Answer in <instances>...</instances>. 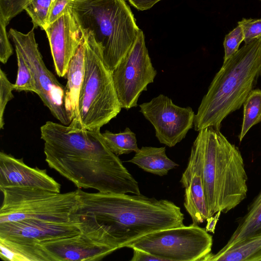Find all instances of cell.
Wrapping results in <instances>:
<instances>
[{
	"instance_id": "cell-25",
	"label": "cell",
	"mask_w": 261,
	"mask_h": 261,
	"mask_svg": "<svg viewBox=\"0 0 261 261\" xmlns=\"http://www.w3.org/2000/svg\"><path fill=\"white\" fill-rule=\"evenodd\" d=\"M14 84L8 80L5 72L0 69V128L3 129L4 124V113L8 102L13 98L12 91Z\"/></svg>"
},
{
	"instance_id": "cell-26",
	"label": "cell",
	"mask_w": 261,
	"mask_h": 261,
	"mask_svg": "<svg viewBox=\"0 0 261 261\" xmlns=\"http://www.w3.org/2000/svg\"><path fill=\"white\" fill-rule=\"evenodd\" d=\"M33 0H0V18L8 24Z\"/></svg>"
},
{
	"instance_id": "cell-6",
	"label": "cell",
	"mask_w": 261,
	"mask_h": 261,
	"mask_svg": "<svg viewBox=\"0 0 261 261\" xmlns=\"http://www.w3.org/2000/svg\"><path fill=\"white\" fill-rule=\"evenodd\" d=\"M85 49V71L76 117L69 125L98 130L115 118L121 107L114 88L112 71L105 64L92 34L82 32Z\"/></svg>"
},
{
	"instance_id": "cell-22",
	"label": "cell",
	"mask_w": 261,
	"mask_h": 261,
	"mask_svg": "<svg viewBox=\"0 0 261 261\" xmlns=\"http://www.w3.org/2000/svg\"><path fill=\"white\" fill-rule=\"evenodd\" d=\"M243 118L239 135L241 142L249 130L261 122V90H252L243 103Z\"/></svg>"
},
{
	"instance_id": "cell-3",
	"label": "cell",
	"mask_w": 261,
	"mask_h": 261,
	"mask_svg": "<svg viewBox=\"0 0 261 261\" xmlns=\"http://www.w3.org/2000/svg\"><path fill=\"white\" fill-rule=\"evenodd\" d=\"M193 145L200 161L209 217L232 210L246 198L248 191V177L238 148L213 126L199 130Z\"/></svg>"
},
{
	"instance_id": "cell-13",
	"label": "cell",
	"mask_w": 261,
	"mask_h": 261,
	"mask_svg": "<svg viewBox=\"0 0 261 261\" xmlns=\"http://www.w3.org/2000/svg\"><path fill=\"white\" fill-rule=\"evenodd\" d=\"M56 73L66 76L70 62L83 40V33L70 8L44 29Z\"/></svg>"
},
{
	"instance_id": "cell-31",
	"label": "cell",
	"mask_w": 261,
	"mask_h": 261,
	"mask_svg": "<svg viewBox=\"0 0 261 261\" xmlns=\"http://www.w3.org/2000/svg\"><path fill=\"white\" fill-rule=\"evenodd\" d=\"M133 250V255L130 261H166V260L160 257L155 256L146 251L132 248Z\"/></svg>"
},
{
	"instance_id": "cell-29",
	"label": "cell",
	"mask_w": 261,
	"mask_h": 261,
	"mask_svg": "<svg viewBox=\"0 0 261 261\" xmlns=\"http://www.w3.org/2000/svg\"><path fill=\"white\" fill-rule=\"evenodd\" d=\"M8 24L0 18V61L6 64L13 54V48L9 41L6 30Z\"/></svg>"
},
{
	"instance_id": "cell-2",
	"label": "cell",
	"mask_w": 261,
	"mask_h": 261,
	"mask_svg": "<svg viewBox=\"0 0 261 261\" xmlns=\"http://www.w3.org/2000/svg\"><path fill=\"white\" fill-rule=\"evenodd\" d=\"M76 191L80 203L75 217L81 233L116 250L150 233L185 225L180 208L167 199Z\"/></svg>"
},
{
	"instance_id": "cell-28",
	"label": "cell",
	"mask_w": 261,
	"mask_h": 261,
	"mask_svg": "<svg viewBox=\"0 0 261 261\" xmlns=\"http://www.w3.org/2000/svg\"><path fill=\"white\" fill-rule=\"evenodd\" d=\"M238 23L242 29L245 44L261 37V18H243Z\"/></svg>"
},
{
	"instance_id": "cell-4",
	"label": "cell",
	"mask_w": 261,
	"mask_h": 261,
	"mask_svg": "<svg viewBox=\"0 0 261 261\" xmlns=\"http://www.w3.org/2000/svg\"><path fill=\"white\" fill-rule=\"evenodd\" d=\"M260 76L261 37L245 44L223 62L195 115L194 129H220L223 119L243 105Z\"/></svg>"
},
{
	"instance_id": "cell-32",
	"label": "cell",
	"mask_w": 261,
	"mask_h": 261,
	"mask_svg": "<svg viewBox=\"0 0 261 261\" xmlns=\"http://www.w3.org/2000/svg\"><path fill=\"white\" fill-rule=\"evenodd\" d=\"M161 0H128L129 4L139 11L150 9Z\"/></svg>"
},
{
	"instance_id": "cell-12",
	"label": "cell",
	"mask_w": 261,
	"mask_h": 261,
	"mask_svg": "<svg viewBox=\"0 0 261 261\" xmlns=\"http://www.w3.org/2000/svg\"><path fill=\"white\" fill-rule=\"evenodd\" d=\"M81 233L78 225L75 223L34 219L0 223V239L27 246H33Z\"/></svg>"
},
{
	"instance_id": "cell-16",
	"label": "cell",
	"mask_w": 261,
	"mask_h": 261,
	"mask_svg": "<svg viewBox=\"0 0 261 261\" xmlns=\"http://www.w3.org/2000/svg\"><path fill=\"white\" fill-rule=\"evenodd\" d=\"M180 182L185 189L184 205L193 223L198 224L203 222L209 218V215L204 193L200 161L193 145Z\"/></svg>"
},
{
	"instance_id": "cell-17",
	"label": "cell",
	"mask_w": 261,
	"mask_h": 261,
	"mask_svg": "<svg viewBox=\"0 0 261 261\" xmlns=\"http://www.w3.org/2000/svg\"><path fill=\"white\" fill-rule=\"evenodd\" d=\"M85 71L84 38L75 54L71 60L66 74L64 106L71 120L77 114L79 98L83 82Z\"/></svg>"
},
{
	"instance_id": "cell-30",
	"label": "cell",
	"mask_w": 261,
	"mask_h": 261,
	"mask_svg": "<svg viewBox=\"0 0 261 261\" xmlns=\"http://www.w3.org/2000/svg\"><path fill=\"white\" fill-rule=\"evenodd\" d=\"M72 0H52L50 6L47 26L55 21L69 8Z\"/></svg>"
},
{
	"instance_id": "cell-14",
	"label": "cell",
	"mask_w": 261,
	"mask_h": 261,
	"mask_svg": "<svg viewBox=\"0 0 261 261\" xmlns=\"http://www.w3.org/2000/svg\"><path fill=\"white\" fill-rule=\"evenodd\" d=\"M47 261L99 260L116 249L97 242L83 233L37 244Z\"/></svg>"
},
{
	"instance_id": "cell-23",
	"label": "cell",
	"mask_w": 261,
	"mask_h": 261,
	"mask_svg": "<svg viewBox=\"0 0 261 261\" xmlns=\"http://www.w3.org/2000/svg\"><path fill=\"white\" fill-rule=\"evenodd\" d=\"M17 60V74L14 89L18 91H30L38 94L34 76L31 69L19 50L15 48Z\"/></svg>"
},
{
	"instance_id": "cell-19",
	"label": "cell",
	"mask_w": 261,
	"mask_h": 261,
	"mask_svg": "<svg viewBox=\"0 0 261 261\" xmlns=\"http://www.w3.org/2000/svg\"><path fill=\"white\" fill-rule=\"evenodd\" d=\"M127 162L160 176L167 175L169 170L178 166L167 156L165 147L143 146Z\"/></svg>"
},
{
	"instance_id": "cell-8",
	"label": "cell",
	"mask_w": 261,
	"mask_h": 261,
	"mask_svg": "<svg viewBox=\"0 0 261 261\" xmlns=\"http://www.w3.org/2000/svg\"><path fill=\"white\" fill-rule=\"evenodd\" d=\"M212 245L213 237L206 229L192 223L150 233L127 247L146 251L166 261H204Z\"/></svg>"
},
{
	"instance_id": "cell-18",
	"label": "cell",
	"mask_w": 261,
	"mask_h": 261,
	"mask_svg": "<svg viewBox=\"0 0 261 261\" xmlns=\"http://www.w3.org/2000/svg\"><path fill=\"white\" fill-rule=\"evenodd\" d=\"M261 261V233L246 238L216 254L211 253L205 261Z\"/></svg>"
},
{
	"instance_id": "cell-24",
	"label": "cell",
	"mask_w": 261,
	"mask_h": 261,
	"mask_svg": "<svg viewBox=\"0 0 261 261\" xmlns=\"http://www.w3.org/2000/svg\"><path fill=\"white\" fill-rule=\"evenodd\" d=\"M52 0H33L25 7L24 10L31 17L33 28L40 27L44 30L50 6Z\"/></svg>"
},
{
	"instance_id": "cell-34",
	"label": "cell",
	"mask_w": 261,
	"mask_h": 261,
	"mask_svg": "<svg viewBox=\"0 0 261 261\" xmlns=\"http://www.w3.org/2000/svg\"><path fill=\"white\" fill-rule=\"evenodd\" d=\"M261 1V0H260Z\"/></svg>"
},
{
	"instance_id": "cell-1",
	"label": "cell",
	"mask_w": 261,
	"mask_h": 261,
	"mask_svg": "<svg viewBox=\"0 0 261 261\" xmlns=\"http://www.w3.org/2000/svg\"><path fill=\"white\" fill-rule=\"evenodd\" d=\"M48 166L77 188L141 194L138 182L106 144L100 129L47 121L40 127Z\"/></svg>"
},
{
	"instance_id": "cell-9",
	"label": "cell",
	"mask_w": 261,
	"mask_h": 261,
	"mask_svg": "<svg viewBox=\"0 0 261 261\" xmlns=\"http://www.w3.org/2000/svg\"><path fill=\"white\" fill-rule=\"evenodd\" d=\"M157 74L140 30L129 50L112 71L114 88L122 109L137 106L141 94Z\"/></svg>"
},
{
	"instance_id": "cell-11",
	"label": "cell",
	"mask_w": 261,
	"mask_h": 261,
	"mask_svg": "<svg viewBox=\"0 0 261 261\" xmlns=\"http://www.w3.org/2000/svg\"><path fill=\"white\" fill-rule=\"evenodd\" d=\"M139 107L140 112L154 127L159 142L168 147L182 141L193 126L195 114L192 109L179 107L163 94Z\"/></svg>"
},
{
	"instance_id": "cell-21",
	"label": "cell",
	"mask_w": 261,
	"mask_h": 261,
	"mask_svg": "<svg viewBox=\"0 0 261 261\" xmlns=\"http://www.w3.org/2000/svg\"><path fill=\"white\" fill-rule=\"evenodd\" d=\"M102 135L110 149L118 156L132 152H137L140 149L136 134L128 127L118 133L106 130Z\"/></svg>"
},
{
	"instance_id": "cell-5",
	"label": "cell",
	"mask_w": 261,
	"mask_h": 261,
	"mask_svg": "<svg viewBox=\"0 0 261 261\" xmlns=\"http://www.w3.org/2000/svg\"><path fill=\"white\" fill-rule=\"evenodd\" d=\"M69 8L82 32L91 33L111 71L140 30L125 0H72Z\"/></svg>"
},
{
	"instance_id": "cell-15",
	"label": "cell",
	"mask_w": 261,
	"mask_h": 261,
	"mask_svg": "<svg viewBox=\"0 0 261 261\" xmlns=\"http://www.w3.org/2000/svg\"><path fill=\"white\" fill-rule=\"evenodd\" d=\"M9 187L39 188L60 192L61 185L45 169L31 167L22 159L0 152V190Z\"/></svg>"
},
{
	"instance_id": "cell-7",
	"label": "cell",
	"mask_w": 261,
	"mask_h": 261,
	"mask_svg": "<svg viewBox=\"0 0 261 261\" xmlns=\"http://www.w3.org/2000/svg\"><path fill=\"white\" fill-rule=\"evenodd\" d=\"M3 200L0 223L25 219L77 224L79 205L76 190L64 193L39 188L9 187L1 189Z\"/></svg>"
},
{
	"instance_id": "cell-33",
	"label": "cell",
	"mask_w": 261,
	"mask_h": 261,
	"mask_svg": "<svg viewBox=\"0 0 261 261\" xmlns=\"http://www.w3.org/2000/svg\"><path fill=\"white\" fill-rule=\"evenodd\" d=\"M221 213L219 212L216 214L215 216H213L206 219L207 224L205 227L208 232L214 233L216 224L218 222Z\"/></svg>"
},
{
	"instance_id": "cell-10",
	"label": "cell",
	"mask_w": 261,
	"mask_h": 261,
	"mask_svg": "<svg viewBox=\"0 0 261 261\" xmlns=\"http://www.w3.org/2000/svg\"><path fill=\"white\" fill-rule=\"evenodd\" d=\"M34 28L24 34L10 29L9 36L19 50L34 76L37 95L60 123L69 125L71 120L64 106L65 88L46 67L36 42Z\"/></svg>"
},
{
	"instance_id": "cell-27",
	"label": "cell",
	"mask_w": 261,
	"mask_h": 261,
	"mask_svg": "<svg viewBox=\"0 0 261 261\" xmlns=\"http://www.w3.org/2000/svg\"><path fill=\"white\" fill-rule=\"evenodd\" d=\"M244 39L243 31L239 25L225 36L223 42L224 48L223 62H226L239 50V46L244 41Z\"/></svg>"
},
{
	"instance_id": "cell-20",
	"label": "cell",
	"mask_w": 261,
	"mask_h": 261,
	"mask_svg": "<svg viewBox=\"0 0 261 261\" xmlns=\"http://www.w3.org/2000/svg\"><path fill=\"white\" fill-rule=\"evenodd\" d=\"M261 233V191L248 208L245 215L224 246H229L246 238Z\"/></svg>"
}]
</instances>
